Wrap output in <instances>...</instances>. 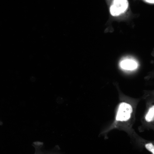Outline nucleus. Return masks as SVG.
Returning a JSON list of instances; mask_svg holds the SVG:
<instances>
[{"instance_id": "nucleus-6", "label": "nucleus", "mask_w": 154, "mask_h": 154, "mask_svg": "<svg viewBox=\"0 0 154 154\" xmlns=\"http://www.w3.org/2000/svg\"><path fill=\"white\" fill-rule=\"evenodd\" d=\"M146 2L149 3H154V0H145Z\"/></svg>"}, {"instance_id": "nucleus-5", "label": "nucleus", "mask_w": 154, "mask_h": 154, "mask_svg": "<svg viewBox=\"0 0 154 154\" xmlns=\"http://www.w3.org/2000/svg\"><path fill=\"white\" fill-rule=\"evenodd\" d=\"M145 147L149 151L151 152L153 154H154V146L152 143L147 144L145 145Z\"/></svg>"}, {"instance_id": "nucleus-2", "label": "nucleus", "mask_w": 154, "mask_h": 154, "mask_svg": "<svg viewBox=\"0 0 154 154\" xmlns=\"http://www.w3.org/2000/svg\"><path fill=\"white\" fill-rule=\"evenodd\" d=\"M132 112V107L129 104L122 102L119 105L116 119L121 121H127L130 118Z\"/></svg>"}, {"instance_id": "nucleus-1", "label": "nucleus", "mask_w": 154, "mask_h": 154, "mask_svg": "<svg viewBox=\"0 0 154 154\" xmlns=\"http://www.w3.org/2000/svg\"><path fill=\"white\" fill-rule=\"evenodd\" d=\"M127 0H114L110 8V12L113 16H117L124 13L127 9Z\"/></svg>"}, {"instance_id": "nucleus-3", "label": "nucleus", "mask_w": 154, "mask_h": 154, "mask_svg": "<svg viewBox=\"0 0 154 154\" xmlns=\"http://www.w3.org/2000/svg\"><path fill=\"white\" fill-rule=\"evenodd\" d=\"M120 67L124 70H133L138 66L137 62L132 59H126L121 60L119 63Z\"/></svg>"}, {"instance_id": "nucleus-4", "label": "nucleus", "mask_w": 154, "mask_h": 154, "mask_svg": "<svg viewBox=\"0 0 154 154\" xmlns=\"http://www.w3.org/2000/svg\"><path fill=\"white\" fill-rule=\"evenodd\" d=\"M154 117V106L150 108L145 117V119L148 122L151 121L153 120Z\"/></svg>"}]
</instances>
